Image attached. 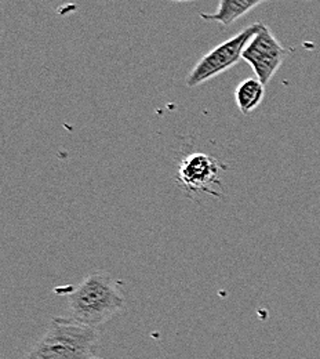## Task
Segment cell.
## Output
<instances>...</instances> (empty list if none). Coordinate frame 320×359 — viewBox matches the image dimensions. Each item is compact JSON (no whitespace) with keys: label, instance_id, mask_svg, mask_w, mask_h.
Instances as JSON below:
<instances>
[{"label":"cell","instance_id":"cell-1","mask_svg":"<svg viewBox=\"0 0 320 359\" xmlns=\"http://www.w3.org/2000/svg\"><path fill=\"white\" fill-rule=\"evenodd\" d=\"M67 294L71 318L97 329L125 309L119 282L102 271L92 272L78 286L68 287Z\"/></svg>","mask_w":320,"mask_h":359},{"label":"cell","instance_id":"cell-2","mask_svg":"<svg viewBox=\"0 0 320 359\" xmlns=\"http://www.w3.org/2000/svg\"><path fill=\"white\" fill-rule=\"evenodd\" d=\"M98 341L97 327L74 318H55L46 334L24 359H92Z\"/></svg>","mask_w":320,"mask_h":359},{"label":"cell","instance_id":"cell-3","mask_svg":"<svg viewBox=\"0 0 320 359\" xmlns=\"http://www.w3.org/2000/svg\"><path fill=\"white\" fill-rule=\"evenodd\" d=\"M261 27H263L261 22L250 25L246 29L240 31L233 38L225 41L224 43L210 50L204 57H202L197 61L195 68L188 75L186 86L188 88L200 86L207 81L224 74L233 65H236L243 58V51L246 46L258 32Z\"/></svg>","mask_w":320,"mask_h":359},{"label":"cell","instance_id":"cell-4","mask_svg":"<svg viewBox=\"0 0 320 359\" xmlns=\"http://www.w3.org/2000/svg\"><path fill=\"white\" fill-rule=\"evenodd\" d=\"M287 50L279 43L272 31L263 24L243 51V60L253 68L257 79L268 85L283 64Z\"/></svg>","mask_w":320,"mask_h":359},{"label":"cell","instance_id":"cell-5","mask_svg":"<svg viewBox=\"0 0 320 359\" xmlns=\"http://www.w3.org/2000/svg\"><path fill=\"white\" fill-rule=\"evenodd\" d=\"M220 165L206 154H190L185 156L179 168V182L192 192H206L216 195L211 185L218 184Z\"/></svg>","mask_w":320,"mask_h":359},{"label":"cell","instance_id":"cell-6","mask_svg":"<svg viewBox=\"0 0 320 359\" xmlns=\"http://www.w3.org/2000/svg\"><path fill=\"white\" fill-rule=\"evenodd\" d=\"M265 1L268 0H220L216 13H202L200 17L206 21H214L220 22L224 27H229L230 24L236 22L239 18H242L249 11Z\"/></svg>","mask_w":320,"mask_h":359},{"label":"cell","instance_id":"cell-7","mask_svg":"<svg viewBox=\"0 0 320 359\" xmlns=\"http://www.w3.org/2000/svg\"><path fill=\"white\" fill-rule=\"evenodd\" d=\"M265 95V85H263L257 78H250L239 83L235 90V100L239 111L243 115H250L258 108Z\"/></svg>","mask_w":320,"mask_h":359},{"label":"cell","instance_id":"cell-8","mask_svg":"<svg viewBox=\"0 0 320 359\" xmlns=\"http://www.w3.org/2000/svg\"><path fill=\"white\" fill-rule=\"evenodd\" d=\"M173 1H180V3H183V1H195V0H173Z\"/></svg>","mask_w":320,"mask_h":359},{"label":"cell","instance_id":"cell-9","mask_svg":"<svg viewBox=\"0 0 320 359\" xmlns=\"http://www.w3.org/2000/svg\"><path fill=\"white\" fill-rule=\"evenodd\" d=\"M304 1H309V0H304Z\"/></svg>","mask_w":320,"mask_h":359},{"label":"cell","instance_id":"cell-10","mask_svg":"<svg viewBox=\"0 0 320 359\" xmlns=\"http://www.w3.org/2000/svg\"><path fill=\"white\" fill-rule=\"evenodd\" d=\"M92 359H94V358H92Z\"/></svg>","mask_w":320,"mask_h":359}]
</instances>
